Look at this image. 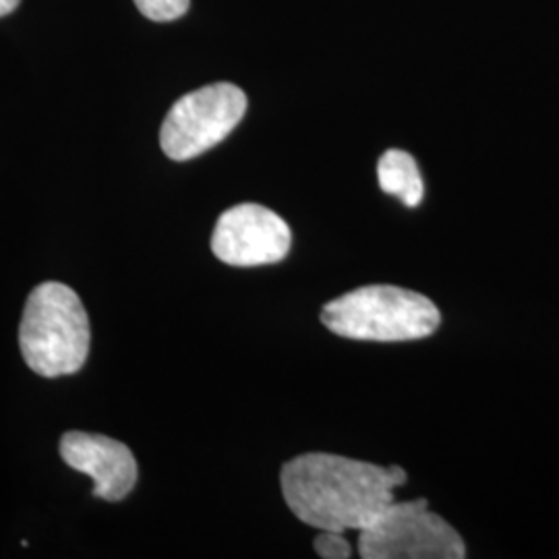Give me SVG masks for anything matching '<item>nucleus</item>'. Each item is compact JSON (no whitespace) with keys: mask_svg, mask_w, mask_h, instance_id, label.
<instances>
[{"mask_svg":"<svg viewBox=\"0 0 559 559\" xmlns=\"http://www.w3.org/2000/svg\"><path fill=\"white\" fill-rule=\"evenodd\" d=\"M323 325L336 336L369 342H406L431 336L440 328L436 302L390 284L360 286L321 309Z\"/></svg>","mask_w":559,"mask_h":559,"instance_id":"nucleus-3","label":"nucleus"},{"mask_svg":"<svg viewBox=\"0 0 559 559\" xmlns=\"http://www.w3.org/2000/svg\"><path fill=\"white\" fill-rule=\"evenodd\" d=\"M378 179L383 193L399 198L404 205L417 207L425 187L415 158L402 150H388L378 164Z\"/></svg>","mask_w":559,"mask_h":559,"instance_id":"nucleus-8","label":"nucleus"},{"mask_svg":"<svg viewBox=\"0 0 559 559\" xmlns=\"http://www.w3.org/2000/svg\"><path fill=\"white\" fill-rule=\"evenodd\" d=\"M362 559H462L464 540L427 501H392L359 535Z\"/></svg>","mask_w":559,"mask_h":559,"instance_id":"nucleus-4","label":"nucleus"},{"mask_svg":"<svg viewBox=\"0 0 559 559\" xmlns=\"http://www.w3.org/2000/svg\"><path fill=\"white\" fill-rule=\"evenodd\" d=\"M90 318L78 293L44 282L27 297L20 328L21 355L44 378L78 373L90 353Z\"/></svg>","mask_w":559,"mask_h":559,"instance_id":"nucleus-2","label":"nucleus"},{"mask_svg":"<svg viewBox=\"0 0 559 559\" xmlns=\"http://www.w3.org/2000/svg\"><path fill=\"white\" fill-rule=\"evenodd\" d=\"M282 496L297 519L318 531L367 528L394 501L406 483L400 466L344 459L336 454H302L284 464Z\"/></svg>","mask_w":559,"mask_h":559,"instance_id":"nucleus-1","label":"nucleus"},{"mask_svg":"<svg viewBox=\"0 0 559 559\" xmlns=\"http://www.w3.org/2000/svg\"><path fill=\"white\" fill-rule=\"evenodd\" d=\"M60 456L94 480V496L106 501L124 500L138 483L133 452L117 440L83 431H69L60 440Z\"/></svg>","mask_w":559,"mask_h":559,"instance_id":"nucleus-7","label":"nucleus"},{"mask_svg":"<svg viewBox=\"0 0 559 559\" xmlns=\"http://www.w3.org/2000/svg\"><path fill=\"white\" fill-rule=\"evenodd\" d=\"M245 112L247 96L233 83H212L195 90L168 110L162 122V150L170 160L198 158L226 140Z\"/></svg>","mask_w":559,"mask_h":559,"instance_id":"nucleus-5","label":"nucleus"},{"mask_svg":"<svg viewBox=\"0 0 559 559\" xmlns=\"http://www.w3.org/2000/svg\"><path fill=\"white\" fill-rule=\"evenodd\" d=\"M313 549L323 559H346L353 556L350 543L338 531H320V535L313 540Z\"/></svg>","mask_w":559,"mask_h":559,"instance_id":"nucleus-10","label":"nucleus"},{"mask_svg":"<svg viewBox=\"0 0 559 559\" xmlns=\"http://www.w3.org/2000/svg\"><path fill=\"white\" fill-rule=\"evenodd\" d=\"M290 242V228L276 212L258 203H240L218 218L212 251L228 265L258 267L284 260Z\"/></svg>","mask_w":559,"mask_h":559,"instance_id":"nucleus-6","label":"nucleus"},{"mask_svg":"<svg viewBox=\"0 0 559 559\" xmlns=\"http://www.w3.org/2000/svg\"><path fill=\"white\" fill-rule=\"evenodd\" d=\"M191 0H135L143 17L152 21H175L189 11Z\"/></svg>","mask_w":559,"mask_h":559,"instance_id":"nucleus-9","label":"nucleus"},{"mask_svg":"<svg viewBox=\"0 0 559 559\" xmlns=\"http://www.w3.org/2000/svg\"><path fill=\"white\" fill-rule=\"evenodd\" d=\"M21 0H0V17L13 13L20 7Z\"/></svg>","mask_w":559,"mask_h":559,"instance_id":"nucleus-11","label":"nucleus"}]
</instances>
